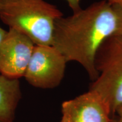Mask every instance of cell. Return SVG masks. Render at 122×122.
Instances as JSON below:
<instances>
[{"mask_svg":"<svg viewBox=\"0 0 122 122\" xmlns=\"http://www.w3.org/2000/svg\"><path fill=\"white\" fill-rule=\"evenodd\" d=\"M116 30L117 19L112 6L102 0L57 19L52 46L67 62L74 61L81 65L93 81L98 76L94 63L97 51Z\"/></svg>","mask_w":122,"mask_h":122,"instance_id":"cell-1","label":"cell"},{"mask_svg":"<svg viewBox=\"0 0 122 122\" xmlns=\"http://www.w3.org/2000/svg\"><path fill=\"white\" fill-rule=\"evenodd\" d=\"M63 16L56 6L44 0H0V19L35 45H52L54 23Z\"/></svg>","mask_w":122,"mask_h":122,"instance_id":"cell-2","label":"cell"},{"mask_svg":"<svg viewBox=\"0 0 122 122\" xmlns=\"http://www.w3.org/2000/svg\"><path fill=\"white\" fill-rule=\"evenodd\" d=\"M94 63L98 76L89 90L105 101L113 116L122 104V36L107 38L97 51Z\"/></svg>","mask_w":122,"mask_h":122,"instance_id":"cell-3","label":"cell"},{"mask_svg":"<svg viewBox=\"0 0 122 122\" xmlns=\"http://www.w3.org/2000/svg\"><path fill=\"white\" fill-rule=\"evenodd\" d=\"M67 62L52 45H35L24 77L35 87L53 89L63 80Z\"/></svg>","mask_w":122,"mask_h":122,"instance_id":"cell-4","label":"cell"},{"mask_svg":"<svg viewBox=\"0 0 122 122\" xmlns=\"http://www.w3.org/2000/svg\"><path fill=\"white\" fill-rule=\"evenodd\" d=\"M35 46L27 35L9 28L0 45V74L13 79L24 76Z\"/></svg>","mask_w":122,"mask_h":122,"instance_id":"cell-5","label":"cell"},{"mask_svg":"<svg viewBox=\"0 0 122 122\" xmlns=\"http://www.w3.org/2000/svg\"><path fill=\"white\" fill-rule=\"evenodd\" d=\"M59 122H111L109 106L98 94L89 90L75 98L64 101Z\"/></svg>","mask_w":122,"mask_h":122,"instance_id":"cell-6","label":"cell"},{"mask_svg":"<svg viewBox=\"0 0 122 122\" xmlns=\"http://www.w3.org/2000/svg\"><path fill=\"white\" fill-rule=\"evenodd\" d=\"M21 98L19 80L0 75V122H13Z\"/></svg>","mask_w":122,"mask_h":122,"instance_id":"cell-7","label":"cell"},{"mask_svg":"<svg viewBox=\"0 0 122 122\" xmlns=\"http://www.w3.org/2000/svg\"><path fill=\"white\" fill-rule=\"evenodd\" d=\"M117 19V30L115 35L122 36V4H112Z\"/></svg>","mask_w":122,"mask_h":122,"instance_id":"cell-8","label":"cell"},{"mask_svg":"<svg viewBox=\"0 0 122 122\" xmlns=\"http://www.w3.org/2000/svg\"><path fill=\"white\" fill-rule=\"evenodd\" d=\"M69 5L70 8L72 9L73 13H75L80 10V0H66Z\"/></svg>","mask_w":122,"mask_h":122,"instance_id":"cell-9","label":"cell"},{"mask_svg":"<svg viewBox=\"0 0 122 122\" xmlns=\"http://www.w3.org/2000/svg\"><path fill=\"white\" fill-rule=\"evenodd\" d=\"M115 114L118 115V119L117 120V122H122V104L120 105L116 111Z\"/></svg>","mask_w":122,"mask_h":122,"instance_id":"cell-10","label":"cell"},{"mask_svg":"<svg viewBox=\"0 0 122 122\" xmlns=\"http://www.w3.org/2000/svg\"><path fill=\"white\" fill-rule=\"evenodd\" d=\"M7 33V31H6L5 30L1 28L0 27V45H1V42L3 41V40L6 36Z\"/></svg>","mask_w":122,"mask_h":122,"instance_id":"cell-11","label":"cell"},{"mask_svg":"<svg viewBox=\"0 0 122 122\" xmlns=\"http://www.w3.org/2000/svg\"><path fill=\"white\" fill-rule=\"evenodd\" d=\"M111 5L112 4H122V0H106Z\"/></svg>","mask_w":122,"mask_h":122,"instance_id":"cell-12","label":"cell"},{"mask_svg":"<svg viewBox=\"0 0 122 122\" xmlns=\"http://www.w3.org/2000/svg\"><path fill=\"white\" fill-rule=\"evenodd\" d=\"M111 122H117V120L114 119H113V120H112V121Z\"/></svg>","mask_w":122,"mask_h":122,"instance_id":"cell-13","label":"cell"}]
</instances>
